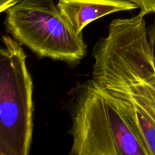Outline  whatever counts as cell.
<instances>
[{"label": "cell", "mask_w": 155, "mask_h": 155, "mask_svg": "<svg viewBox=\"0 0 155 155\" xmlns=\"http://www.w3.org/2000/svg\"><path fill=\"white\" fill-rule=\"evenodd\" d=\"M92 56L91 79L135 123L155 155V62L145 17L114 19Z\"/></svg>", "instance_id": "6da1fadb"}, {"label": "cell", "mask_w": 155, "mask_h": 155, "mask_svg": "<svg viewBox=\"0 0 155 155\" xmlns=\"http://www.w3.org/2000/svg\"><path fill=\"white\" fill-rule=\"evenodd\" d=\"M71 155H151L137 126L90 80L71 89Z\"/></svg>", "instance_id": "7a4b0ae2"}, {"label": "cell", "mask_w": 155, "mask_h": 155, "mask_svg": "<svg viewBox=\"0 0 155 155\" xmlns=\"http://www.w3.org/2000/svg\"><path fill=\"white\" fill-rule=\"evenodd\" d=\"M5 12V30L39 58L79 64L87 54L83 35L77 34L53 0H21Z\"/></svg>", "instance_id": "3957f363"}, {"label": "cell", "mask_w": 155, "mask_h": 155, "mask_svg": "<svg viewBox=\"0 0 155 155\" xmlns=\"http://www.w3.org/2000/svg\"><path fill=\"white\" fill-rule=\"evenodd\" d=\"M0 155H28L33 138V80L21 44L2 36Z\"/></svg>", "instance_id": "277c9868"}, {"label": "cell", "mask_w": 155, "mask_h": 155, "mask_svg": "<svg viewBox=\"0 0 155 155\" xmlns=\"http://www.w3.org/2000/svg\"><path fill=\"white\" fill-rule=\"evenodd\" d=\"M61 14L77 34L95 20L119 12H129L138 6L129 0H58Z\"/></svg>", "instance_id": "5b68a950"}, {"label": "cell", "mask_w": 155, "mask_h": 155, "mask_svg": "<svg viewBox=\"0 0 155 155\" xmlns=\"http://www.w3.org/2000/svg\"><path fill=\"white\" fill-rule=\"evenodd\" d=\"M134 3L140 10L139 15L145 17L150 13L155 14V0H129Z\"/></svg>", "instance_id": "8992f818"}, {"label": "cell", "mask_w": 155, "mask_h": 155, "mask_svg": "<svg viewBox=\"0 0 155 155\" xmlns=\"http://www.w3.org/2000/svg\"><path fill=\"white\" fill-rule=\"evenodd\" d=\"M147 36L155 62V20L152 24L147 27Z\"/></svg>", "instance_id": "52a82bcc"}, {"label": "cell", "mask_w": 155, "mask_h": 155, "mask_svg": "<svg viewBox=\"0 0 155 155\" xmlns=\"http://www.w3.org/2000/svg\"><path fill=\"white\" fill-rule=\"evenodd\" d=\"M21 0H1V12H6L8 8H10L12 6L15 5L20 2Z\"/></svg>", "instance_id": "ba28073f"}]
</instances>
